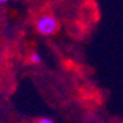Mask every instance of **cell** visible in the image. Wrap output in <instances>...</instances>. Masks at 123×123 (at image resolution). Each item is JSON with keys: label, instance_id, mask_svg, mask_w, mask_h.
Masks as SVG:
<instances>
[{"label": "cell", "instance_id": "7a4b0ae2", "mask_svg": "<svg viewBox=\"0 0 123 123\" xmlns=\"http://www.w3.org/2000/svg\"><path fill=\"white\" fill-rule=\"evenodd\" d=\"M30 62L37 65V64H41L42 62V57H41L39 53H33V54L30 55Z\"/></svg>", "mask_w": 123, "mask_h": 123}, {"label": "cell", "instance_id": "6da1fadb", "mask_svg": "<svg viewBox=\"0 0 123 123\" xmlns=\"http://www.w3.org/2000/svg\"><path fill=\"white\" fill-rule=\"evenodd\" d=\"M35 29L42 35H53L58 31L60 23H58L57 18L53 15H42L37 19Z\"/></svg>", "mask_w": 123, "mask_h": 123}, {"label": "cell", "instance_id": "3957f363", "mask_svg": "<svg viewBox=\"0 0 123 123\" xmlns=\"http://www.w3.org/2000/svg\"><path fill=\"white\" fill-rule=\"evenodd\" d=\"M54 120L50 119V118H42V119H38V123H53Z\"/></svg>", "mask_w": 123, "mask_h": 123}, {"label": "cell", "instance_id": "277c9868", "mask_svg": "<svg viewBox=\"0 0 123 123\" xmlns=\"http://www.w3.org/2000/svg\"><path fill=\"white\" fill-rule=\"evenodd\" d=\"M7 1H10V0H0V4H4V3H7Z\"/></svg>", "mask_w": 123, "mask_h": 123}]
</instances>
